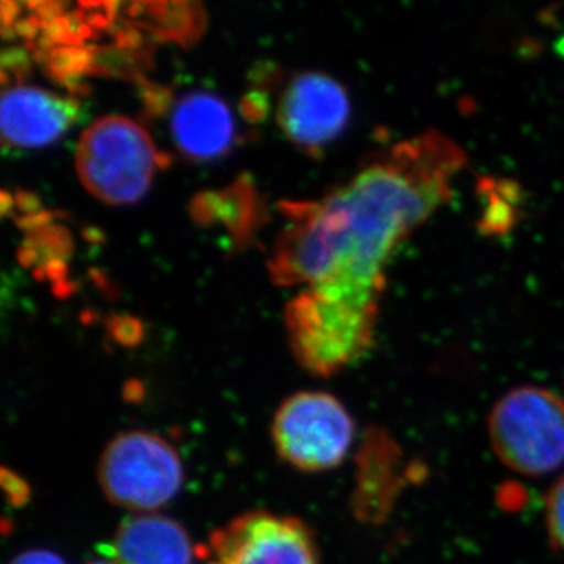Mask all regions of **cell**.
I'll return each mask as SVG.
<instances>
[{
    "mask_svg": "<svg viewBox=\"0 0 564 564\" xmlns=\"http://www.w3.org/2000/svg\"><path fill=\"white\" fill-rule=\"evenodd\" d=\"M466 152L426 131L392 144L343 187L311 203H289L270 274L302 285L296 299L350 328L375 334L386 265L395 248L451 199Z\"/></svg>",
    "mask_w": 564,
    "mask_h": 564,
    "instance_id": "6da1fadb",
    "label": "cell"
},
{
    "mask_svg": "<svg viewBox=\"0 0 564 564\" xmlns=\"http://www.w3.org/2000/svg\"><path fill=\"white\" fill-rule=\"evenodd\" d=\"M166 163L150 133L131 118L107 115L82 132L76 170L95 198L124 206L143 198Z\"/></svg>",
    "mask_w": 564,
    "mask_h": 564,
    "instance_id": "7a4b0ae2",
    "label": "cell"
},
{
    "mask_svg": "<svg viewBox=\"0 0 564 564\" xmlns=\"http://www.w3.org/2000/svg\"><path fill=\"white\" fill-rule=\"evenodd\" d=\"M489 436L516 473L540 477L564 464V399L544 388H518L492 408Z\"/></svg>",
    "mask_w": 564,
    "mask_h": 564,
    "instance_id": "3957f363",
    "label": "cell"
},
{
    "mask_svg": "<svg viewBox=\"0 0 564 564\" xmlns=\"http://www.w3.org/2000/svg\"><path fill=\"white\" fill-rule=\"evenodd\" d=\"M98 478L111 503L143 514L172 502L181 491L184 469L172 444L159 434L132 430L106 445Z\"/></svg>",
    "mask_w": 564,
    "mask_h": 564,
    "instance_id": "277c9868",
    "label": "cell"
},
{
    "mask_svg": "<svg viewBox=\"0 0 564 564\" xmlns=\"http://www.w3.org/2000/svg\"><path fill=\"white\" fill-rule=\"evenodd\" d=\"M278 455L303 473H325L343 464L355 437V422L332 393H293L274 414Z\"/></svg>",
    "mask_w": 564,
    "mask_h": 564,
    "instance_id": "5b68a950",
    "label": "cell"
},
{
    "mask_svg": "<svg viewBox=\"0 0 564 564\" xmlns=\"http://www.w3.org/2000/svg\"><path fill=\"white\" fill-rule=\"evenodd\" d=\"M202 551L206 564H321L313 530L302 519L263 510L215 530Z\"/></svg>",
    "mask_w": 564,
    "mask_h": 564,
    "instance_id": "8992f818",
    "label": "cell"
},
{
    "mask_svg": "<svg viewBox=\"0 0 564 564\" xmlns=\"http://www.w3.org/2000/svg\"><path fill=\"white\" fill-rule=\"evenodd\" d=\"M350 96L328 74L310 70L293 77L281 96L278 122L300 150L318 154L350 121Z\"/></svg>",
    "mask_w": 564,
    "mask_h": 564,
    "instance_id": "52a82bcc",
    "label": "cell"
},
{
    "mask_svg": "<svg viewBox=\"0 0 564 564\" xmlns=\"http://www.w3.org/2000/svg\"><path fill=\"white\" fill-rule=\"evenodd\" d=\"M77 111L74 99L32 85H13L3 90L0 102L3 144L20 150L47 147L68 131Z\"/></svg>",
    "mask_w": 564,
    "mask_h": 564,
    "instance_id": "ba28073f",
    "label": "cell"
},
{
    "mask_svg": "<svg viewBox=\"0 0 564 564\" xmlns=\"http://www.w3.org/2000/svg\"><path fill=\"white\" fill-rule=\"evenodd\" d=\"M170 129L177 151L195 162H212L231 151L236 121L228 104L209 91H192L174 104Z\"/></svg>",
    "mask_w": 564,
    "mask_h": 564,
    "instance_id": "9c48e42d",
    "label": "cell"
},
{
    "mask_svg": "<svg viewBox=\"0 0 564 564\" xmlns=\"http://www.w3.org/2000/svg\"><path fill=\"white\" fill-rule=\"evenodd\" d=\"M101 554L113 564H192L196 552L180 522L143 513L124 519Z\"/></svg>",
    "mask_w": 564,
    "mask_h": 564,
    "instance_id": "30bf717a",
    "label": "cell"
},
{
    "mask_svg": "<svg viewBox=\"0 0 564 564\" xmlns=\"http://www.w3.org/2000/svg\"><path fill=\"white\" fill-rule=\"evenodd\" d=\"M399 448L381 432L369 437L362 447L355 505L356 513L366 521H378L388 513L389 505L399 491Z\"/></svg>",
    "mask_w": 564,
    "mask_h": 564,
    "instance_id": "8fae6325",
    "label": "cell"
},
{
    "mask_svg": "<svg viewBox=\"0 0 564 564\" xmlns=\"http://www.w3.org/2000/svg\"><path fill=\"white\" fill-rule=\"evenodd\" d=\"M545 524L555 551H564V477L552 486L545 499Z\"/></svg>",
    "mask_w": 564,
    "mask_h": 564,
    "instance_id": "7c38bea8",
    "label": "cell"
},
{
    "mask_svg": "<svg viewBox=\"0 0 564 564\" xmlns=\"http://www.w3.org/2000/svg\"><path fill=\"white\" fill-rule=\"evenodd\" d=\"M10 564H66L61 555L51 551H28L20 554Z\"/></svg>",
    "mask_w": 564,
    "mask_h": 564,
    "instance_id": "4fadbf2b",
    "label": "cell"
},
{
    "mask_svg": "<svg viewBox=\"0 0 564 564\" xmlns=\"http://www.w3.org/2000/svg\"><path fill=\"white\" fill-rule=\"evenodd\" d=\"M3 477H6L7 480H10V485H6V491L10 494L11 502H13V505L25 502V499H28L29 489L24 481H22L18 475H7L6 470H3Z\"/></svg>",
    "mask_w": 564,
    "mask_h": 564,
    "instance_id": "5bb4252c",
    "label": "cell"
},
{
    "mask_svg": "<svg viewBox=\"0 0 564 564\" xmlns=\"http://www.w3.org/2000/svg\"><path fill=\"white\" fill-rule=\"evenodd\" d=\"M87 564H113V563H110V562H91V563H87Z\"/></svg>",
    "mask_w": 564,
    "mask_h": 564,
    "instance_id": "9a60e30c",
    "label": "cell"
}]
</instances>
